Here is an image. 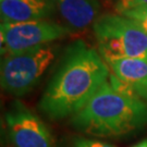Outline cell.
<instances>
[{"mask_svg": "<svg viewBox=\"0 0 147 147\" xmlns=\"http://www.w3.org/2000/svg\"><path fill=\"white\" fill-rule=\"evenodd\" d=\"M110 68L97 49L75 40L65 50L38 107L50 120L71 118L109 81Z\"/></svg>", "mask_w": 147, "mask_h": 147, "instance_id": "cell-1", "label": "cell"}, {"mask_svg": "<svg viewBox=\"0 0 147 147\" xmlns=\"http://www.w3.org/2000/svg\"><path fill=\"white\" fill-rule=\"evenodd\" d=\"M70 123L86 135L102 138L126 136L147 124L145 100L118 92L106 82Z\"/></svg>", "mask_w": 147, "mask_h": 147, "instance_id": "cell-2", "label": "cell"}, {"mask_svg": "<svg viewBox=\"0 0 147 147\" xmlns=\"http://www.w3.org/2000/svg\"><path fill=\"white\" fill-rule=\"evenodd\" d=\"M102 58H147V33L122 14H104L93 24Z\"/></svg>", "mask_w": 147, "mask_h": 147, "instance_id": "cell-3", "label": "cell"}, {"mask_svg": "<svg viewBox=\"0 0 147 147\" xmlns=\"http://www.w3.org/2000/svg\"><path fill=\"white\" fill-rule=\"evenodd\" d=\"M57 53L58 46L47 44L26 51L5 55L0 70L1 88L16 97L30 93L55 62Z\"/></svg>", "mask_w": 147, "mask_h": 147, "instance_id": "cell-4", "label": "cell"}, {"mask_svg": "<svg viewBox=\"0 0 147 147\" xmlns=\"http://www.w3.org/2000/svg\"><path fill=\"white\" fill-rule=\"evenodd\" d=\"M71 34L68 26L48 20L1 23V53L11 55L26 51L61 39Z\"/></svg>", "mask_w": 147, "mask_h": 147, "instance_id": "cell-5", "label": "cell"}, {"mask_svg": "<svg viewBox=\"0 0 147 147\" xmlns=\"http://www.w3.org/2000/svg\"><path fill=\"white\" fill-rule=\"evenodd\" d=\"M8 135L14 147H53V134L45 122L20 100H13L5 115Z\"/></svg>", "mask_w": 147, "mask_h": 147, "instance_id": "cell-6", "label": "cell"}, {"mask_svg": "<svg viewBox=\"0 0 147 147\" xmlns=\"http://www.w3.org/2000/svg\"><path fill=\"white\" fill-rule=\"evenodd\" d=\"M112 74L136 97L147 100V58H104Z\"/></svg>", "mask_w": 147, "mask_h": 147, "instance_id": "cell-7", "label": "cell"}, {"mask_svg": "<svg viewBox=\"0 0 147 147\" xmlns=\"http://www.w3.org/2000/svg\"><path fill=\"white\" fill-rule=\"evenodd\" d=\"M53 0H0L1 23L46 20L53 11Z\"/></svg>", "mask_w": 147, "mask_h": 147, "instance_id": "cell-8", "label": "cell"}, {"mask_svg": "<svg viewBox=\"0 0 147 147\" xmlns=\"http://www.w3.org/2000/svg\"><path fill=\"white\" fill-rule=\"evenodd\" d=\"M55 5L71 31H85L99 16L98 0H55Z\"/></svg>", "mask_w": 147, "mask_h": 147, "instance_id": "cell-9", "label": "cell"}, {"mask_svg": "<svg viewBox=\"0 0 147 147\" xmlns=\"http://www.w3.org/2000/svg\"><path fill=\"white\" fill-rule=\"evenodd\" d=\"M121 14L131 19L134 22H136L137 24L147 33V5L130 9V10L122 12Z\"/></svg>", "mask_w": 147, "mask_h": 147, "instance_id": "cell-10", "label": "cell"}, {"mask_svg": "<svg viewBox=\"0 0 147 147\" xmlns=\"http://www.w3.org/2000/svg\"><path fill=\"white\" fill-rule=\"evenodd\" d=\"M73 147H115L109 143L101 142L99 140L76 137L73 140Z\"/></svg>", "mask_w": 147, "mask_h": 147, "instance_id": "cell-11", "label": "cell"}, {"mask_svg": "<svg viewBox=\"0 0 147 147\" xmlns=\"http://www.w3.org/2000/svg\"><path fill=\"white\" fill-rule=\"evenodd\" d=\"M143 5H147V0H117L116 11L119 14H121L124 11Z\"/></svg>", "mask_w": 147, "mask_h": 147, "instance_id": "cell-12", "label": "cell"}, {"mask_svg": "<svg viewBox=\"0 0 147 147\" xmlns=\"http://www.w3.org/2000/svg\"><path fill=\"white\" fill-rule=\"evenodd\" d=\"M132 147H147V140H143V141L138 142L135 145H133Z\"/></svg>", "mask_w": 147, "mask_h": 147, "instance_id": "cell-13", "label": "cell"}, {"mask_svg": "<svg viewBox=\"0 0 147 147\" xmlns=\"http://www.w3.org/2000/svg\"><path fill=\"white\" fill-rule=\"evenodd\" d=\"M116 1H117V0H116Z\"/></svg>", "mask_w": 147, "mask_h": 147, "instance_id": "cell-14", "label": "cell"}]
</instances>
